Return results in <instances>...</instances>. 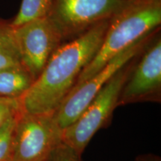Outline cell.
I'll return each instance as SVG.
<instances>
[{"label":"cell","mask_w":161,"mask_h":161,"mask_svg":"<svg viewBox=\"0 0 161 161\" xmlns=\"http://www.w3.org/2000/svg\"><path fill=\"white\" fill-rule=\"evenodd\" d=\"M109 20L102 22L75 39L62 43L30 89L19 99V110L31 114H52L75 86L84 67L99 49Z\"/></svg>","instance_id":"1"},{"label":"cell","mask_w":161,"mask_h":161,"mask_svg":"<svg viewBox=\"0 0 161 161\" xmlns=\"http://www.w3.org/2000/svg\"><path fill=\"white\" fill-rule=\"evenodd\" d=\"M160 24L161 0L128 3L110 19L99 49L80 72L74 86L91 78L132 44L160 29Z\"/></svg>","instance_id":"2"},{"label":"cell","mask_w":161,"mask_h":161,"mask_svg":"<svg viewBox=\"0 0 161 161\" xmlns=\"http://www.w3.org/2000/svg\"><path fill=\"white\" fill-rule=\"evenodd\" d=\"M135 58L110 78L75 122L62 131V141L80 155L96 133L110 121Z\"/></svg>","instance_id":"3"},{"label":"cell","mask_w":161,"mask_h":161,"mask_svg":"<svg viewBox=\"0 0 161 161\" xmlns=\"http://www.w3.org/2000/svg\"><path fill=\"white\" fill-rule=\"evenodd\" d=\"M62 141L52 114L17 113L11 161H48Z\"/></svg>","instance_id":"4"},{"label":"cell","mask_w":161,"mask_h":161,"mask_svg":"<svg viewBox=\"0 0 161 161\" xmlns=\"http://www.w3.org/2000/svg\"><path fill=\"white\" fill-rule=\"evenodd\" d=\"M129 3L124 0H52L47 17L65 43L110 19Z\"/></svg>","instance_id":"5"},{"label":"cell","mask_w":161,"mask_h":161,"mask_svg":"<svg viewBox=\"0 0 161 161\" xmlns=\"http://www.w3.org/2000/svg\"><path fill=\"white\" fill-rule=\"evenodd\" d=\"M154 34L155 31L132 44L110 60L99 72L72 88L53 114L54 119L62 131L75 122L104 84L119 69L143 51Z\"/></svg>","instance_id":"6"},{"label":"cell","mask_w":161,"mask_h":161,"mask_svg":"<svg viewBox=\"0 0 161 161\" xmlns=\"http://www.w3.org/2000/svg\"><path fill=\"white\" fill-rule=\"evenodd\" d=\"M14 31L21 63L36 79L53 52L64 43L61 35L48 17L14 28Z\"/></svg>","instance_id":"7"},{"label":"cell","mask_w":161,"mask_h":161,"mask_svg":"<svg viewBox=\"0 0 161 161\" xmlns=\"http://www.w3.org/2000/svg\"><path fill=\"white\" fill-rule=\"evenodd\" d=\"M134 64L121 90L117 107L143 102H160L161 99L160 36L146 49Z\"/></svg>","instance_id":"8"},{"label":"cell","mask_w":161,"mask_h":161,"mask_svg":"<svg viewBox=\"0 0 161 161\" xmlns=\"http://www.w3.org/2000/svg\"><path fill=\"white\" fill-rule=\"evenodd\" d=\"M35 79L23 64L0 69V98L19 100L30 89Z\"/></svg>","instance_id":"9"},{"label":"cell","mask_w":161,"mask_h":161,"mask_svg":"<svg viewBox=\"0 0 161 161\" xmlns=\"http://www.w3.org/2000/svg\"><path fill=\"white\" fill-rule=\"evenodd\" d=\"M22 64L11 23L0 18V69Z\"/></svg>","instance_id":"10"},{"label":"cell","mask_w":161,"mask_h":161,"mask_svg":"<svg viewBox=\"0 0 161 161\" xmlns=\"http://www.w3.org/2000/svg\"><path fill=\"white\" fill-rule=\"evenodd\" d=\"M52 0H23L21 6L11 24L13 28L18 27L31 20L47 17Z\"/></svg>","instance_id":"11"},{"label":"cell","mask_w":161,"mask_h":161,"mask_svg":"<svg viewBox=\"0 0 161 161\" xmlns=\"http://www.w3.org/2000/svg\"><path fill=\"white\" fill-rule=\"evenodd\" d=\"M16 115L17 113L10 116L0 127V161L11 160L12 140L16 123Z\"/></svg>","instance_id":"12"},{"label":"cell","mask_w":161,"mask_h":161,"mask_svg":"<svg viewBox=\"0 0 161 161\" xmlns=\"http://www.w3.org/2000/svg\"><path fill=\"white\" fill-rule=\"evenodd\" d=\"M49 161H81L80 154L73 148L64 143L60 142L52 152Z\"/></svg>","instance_id":"13"},{"label":"cell","mask_w":161,"mask_h":161,"mask_svg":"<svg viewBox=\"0 0 161 161\" xmlns=\"http://www.w3.org/2000/svg\"><path fill=\"white\" fill-rule=\"evenodd\" d=\"M19 110V100L0 98V127Z\"/></svg>","instance_id":"14"},{"label":"cell","mask_w":161,"mask_h":161,"mask_svg":"<svg viewBox=\"0 0 161 161\" xmlns=\"http://www.w3.org/2000/svg\"><path fill=\"white\" fill-rule=\"evenodd\" d=\"M136 161H160V158L153 154H147L138 157Z\"/></svg>","instance_id":"15"},{"label":"cell","mask_w":161,"mask_h":161,"mask_svg":"<svg viewBox=\"0 0 161 161\" xmlns=\"http://www.w3.org/2000/svg\"><path fill=\"white\" fill-rule=\"evenodd\" d=\"M124 1H126V2H135V1H138V0H124Z\"/></svg>","instance_id":"16"},{"label":"cell","mask_w":161,"mask_h":161,"mask_svg":"<svg viewBox=\"0 0 161 161\" xmlns=\"http://www.w3.org/2000/svg\"><path fill=\"white\" fill-rule=\"evenodd\" d=\"M48 161H49V160H48Z\"/></svg>","instance_id":"17"}]
</instances>
